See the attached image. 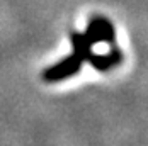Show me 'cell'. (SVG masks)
<instances>
[{
    "instance_id": "obj_1",
    "label": "cell",
    "mask_w": 148,
    "mask_h": 146,
    "mask_svg": "<svg viewBox=\"0 0 148 146\" xmlns=\"http://www.w3.org/2000/svg\"><path fill=\"white\" fill-rule=\"evenodd\" d=\"M80 59L77 55H75L73 58H68L65 63H60V66H56L55 70H51V72L46 73V76H51V78H48V80H58V78H65V76H68L70 73L77 72L78 68H80Z\"/></svg>"
}]
</instances>
